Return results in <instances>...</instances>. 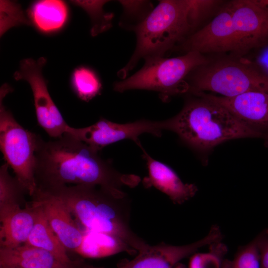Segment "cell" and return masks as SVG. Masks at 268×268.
Here are the masks:
<instances>
[{
  "mask_svg": "<svg viewBox=\"0 0 268 268\" xmlns=\"http://www.w3.org/2000/svg\"><path fill=\"white\" fill-rule=\"evenodd\" d=\"M97 149L68 134L44 141L40 136L35 152L37 188L46 190L68 185L97 186L123 196V186L133 187L140 178L115 170Z\"/></svg>",
  "mask_w": 268,
  "mask_h": 268,
  "instance_id": "obj_1",
  "label": "cell"
},
{
  "mask_svg": "<svg viewBox=\"0 0 268 268\" xmlns=\"http://www.w3.org/2000/svg\"><path fill=\"white\" fill-rule=\"evenodd\" d=\"M268 43V12L252 0H233L210 22L188 36L182 47L186 53H228L243 57Z\"/></svg>",
  "mask_w": 268,
  "mask_h": 268,
  "instance_id": "obj_2",
  "label": "cell"
},
{
  "mask_svg": "<svg viewBox=\"0 0 268 268\" xmlns=\"http://www.w3.org/2000/svg\"><path fill=\"white\" fill-rule=\"evenodd\" d=\"M43 190L59 198L87 231L116 236L138 252L149 246L130 227L131 205L126 195L118 196L99 187L82 185Z\"/></svg>",
  "mask_w": 268,
  "mask_h": 268,
  "instance_id": "obj_3",
  "label": "cell"
},
{
  "mask_svg": "<svg viewBox=\"0 0 268 268\" xmlns=\"http://www.w3.org/2000/svg\"><path fill=\"white\" fill-rule=\"evenodd\" d=\"M202 18L199 0H160L143 20L134 26L135 49L118 75L125 79L141 59L163 57L177 43L183 42Z\"/></svg>",
  "mask_w": 268,
  "mask_h": 268,
  "instance_id": "obj_4",
  "label": "cell"
},
{
  "mask_svg": "<svg viewBox=\"0 0 268 268\" xmlns=\"http://www.w3.org/2000/svg\"><path fill=\"white\" fill-rule=\"evenodd\" d=\"M188 100L181 111L166 120V130L201 152L231 139L266 136L240 122L226 108L201 95Z\"/></svg>",
  "mask_w": 268,
  "mask_h": 268,
  "instance_id": "obj_5",
  "label": "cell"
},
{
  "mask_svg": "<svg viewBox=\"0 0 268 268\" xmlns=\"http://www.w3.org/2000/svg\"><path fill=\"white\" fill-rule=\"evenodd\" d=\"M145 61L141 68L134 74L116 82L114 90L119 92L135 89L155 91L166 101L173 95L189 91L187 77L197 68L209 62L204 54L197 51L169 58H149Z\"/></svg>",
  "mask_w": 268,
  "mask_h": 268,
  "instance_id": "obj_6",
  "label": "cell"
},
{
  "mask_svg": "<svg viewBox=\"0 0 268 268\" xmlns=\"http://www.w3.org/2000/svg\"><path fill=\"white\" fill-rule=\"evenodd\" d=\"M189 91L233 97L251 92L268 93V76L249 59L234 57L208 62L191 73Z\"/></svg>",
  "mask_w": 268,
  "mask_h": 268,
  "instance_id": "obj_7",
  "label": "cell"
},
{
  "mask_svg": "<svg viewBox=\"0 0 268 268\" xmlns=\"http://www.w3.org/2000/svg\"><path fill=\"white\" fill-rule=\"evenodd\" d=\"M12 91L6 83L0 90V147L15 177L31 196L37 188L35 178V152L39 135L25 129L3 103Z\"/></svg>",
  "mask_w": 268,
  "mask_h": 268,
  "instance_id": "obj_8",
  "label": "cell"
},
{
  "mask_svg": "<svg viewBox=\"0 0 268 268\" xmlns=\"http://www.w3.org/2000/svg\"><path fill=\"white\" fill-rule=\"evenodd\" d=\"M46 59L27 58L20 63L19 69L13 75L16 80H24L32 91L37 122L52 137H59L67 133L69 126L52 100L43 76L42 69Z\"/></svg>",
  "mask_w": 268,
  "mask_h": 268,
  "instance_id": "obj_9",
  "label": "cell"
},
{
  "mask_svg": "<svg viewBox=\"0 0 268 268\" xmlns=\"http://www.w3.org/2000/svg\"><path fill=\"white\" fill-rule=\"evenodd\" d=\"M166 130V121L140 120L127 124H118L104 118L88 127L75 128L69 126L66 133L98 150L110 144L126 139L140 143L138 136L144 133L160 136Z\"/></svg>",
  "mask_w": 268,
  "mask_h": 268,
  "instance_id": "obj_10",
  "label": "cell"
},
{
  "mask_svg": "<svg viewBox=\"0 0 268 268\" xmlns=\"http://www.w3.org/2000/svg\"><path fill=\"white\" fill-rule=\"evenodd\" d=\"M223 235L218 226H212L202 239L191 244L176 246L163 242L149 245L129 261V268H173L183 259L193 255L203 247L222 241Z\"/></svg>",
  "mask_w": 268,
  "mask_h": 268,
  "instance_id": "obj_11",
  "label": "cell"
},
{
  "mask_svg": "<svg viewBox=\"0 0 268 268\" xmlns=\"http://www.w3.org/2000/svg\"><path fill=\"white\" fill-rule=\"evenodd\" d=\"M38 204L50 226L67 250L78 252L85 233L74 222L65 204L53 194L38 188L31 196Z\"/></svg>",
  "mask_w": 268,
  "mask_h": 268,
  "instance_id": "obj_12",
  "label": "cell"
},
{
  "mask_svg": "<svg viewBox=\"0 0 268 268\" xmlns=\"http://www.w3.org/2000/svg\"><path fill=\"white\" fill-rule=\"evenodd\" d=\"M226 108L240 122L266 136L268 142V93L251 92L233 97L198 93Z\"/></svg>",
  "mask_w": 268,
  "mask_h": 268,
  "instance_id": "obj_13",
  "label": "cell"
},
{
  "mask_svg": "<svg viewBox=\"0 0 268 268\" xmlns=\"http://www.w3.org/2000/svg\"><path fill=\"white\" fill-rule=\"evenodd\" d=\"M143 157L146 161L148 175L142 183L145 188L154 187L166 195L176 204H181L192 198L198 189L194 184L184 183L175 172L167 165L152 158L144 150Z\"/></svg>",
  "mask_w": 268,
  "mask_h": 268,
  "instance_id": "obj_14",
  "label": "cell"
},
{
  "mask_svg": "<svg viewBox=\"0 0 268 268\" xmlns=\"http://www.w3.org/2000/svg\"><path fill=\"white\" fill-rule=\"evenodd\" d=\"M37 207L31 201L0 211V247L14 248L25 244L34 227Z\"/></svg>",
  "mask_w": 268,
  "mask_h": 268,
  "instance_id": "obj_15",
  "label": "cell"
},
{
  "mask_svg": "<svg viewBox=\"0 0 268 268\" xmlns=\"http://www.w3.org/2000/svg\"><path fill=\"white\" fill-rule=\"evenodd\" d=\"M0 268H74L65 265L48 252L23 244L0 247Z\"/></svg>",
  "mask_w": 268,
  "mask_h": 268,
  "instance_id": "obj_16",
  "label": "cell"
},
{
  "mask_svg": "<svg viewBox=\"0 0 268 268\" xmlns=\"http://www.w3.org/2000/svg\"><path fill=\"white\" fill-rule=\"evenodd\" d=\"M37 207V216L34 227L25 244L44 250L62 263L74 266V263L68 256L67 249L50 226L40 206Z\"/></svg>",
  "mask_w": 268,
  "mask_h": 268,
  "instance_id": "obj_17",
  "label": "cell"
},
{
  "mask_svg": "<svg viewBox=\"0 0 268 268\" xmlns=\"http://www.w3.org/2000/svg\"><path fill=\"white\" fill-rule=\"evenodd\" d=\"M68 14L66 3L60 0H41L35 1L28 10L34 25L43 33L60 30L66 24Z\"/></svg>",
  "mask_w": 268,
  "mask_h": 268,
  "instance_id": "obj_18",
  "label": "cell"
},
{
  "mask_svg": "<svg viewBox=\"0 0 268 268\" xmlns=\"http://www.w3.org/2000/svg\"><path fill=\"white\" fill-rule=\"evenodd\" d=\"M130 249L133 250L123 240L116 236L103 233L86 231L77 253L85 257L97 258L120 252L128 251Z\"/></svg>",
  "mask_w": 268,
  "mask_h": 268,
  "instance_id": "obj_19",
  "label": "cell"
},
{
  "mask_svg": "<svg viewBox=\"0 0 268 268\" xmlns=\"http://www.w3.org/2000/svg\"><path fill=\"white\" fill-rule=\"evenodd\" d=\"M8 167L5 163L0 168V211L28 203L25 200L27 191L15 177L9 173Z\"/></svg>",
  "mask_w": 268,
  "mask_h": 268,
  "instance_id": "obj_20",
  "label": "cell"
},
{
  "mask_svg": "<svg viewBox=\"0 0 268 268\" xmlns=\"http://www.w3.org/2000/svg\"><path fill=\"white\" fill-rule=\"evenodd\" d=\"M70 83L76 96L86 102L100 94L102 89V84L97 73L86 67H79L73 70Z\"/></svg>",
  "mask_w": 268,
  "mask_h": 268,
  "instance_id": "obj_21",
  "label": "cell"
},
{
  "mask_svg": "<svg viewBox=\"0 0 268 268\" xmlns=\"http://www.w3.org/2000/svg\"><path fill=\"white\" fill-rule=\"evenodd\" d=\"M108 0H71L70 2L83 8L89 16L92 27L90 33L93 36L106 31L112 26L114 17L112 13L106 12L103 5Z\"/></svg>",
  "mask_w": 268,
  "mask_h": 268,
  "instance_id": "obj_22",
  "label": "cell"
},
{
  "mask_svg": "<svg viewBox=\"0 0 268 268\" xmlns=\"http://www.w3.org/2000/svg\"><path fill=\"white\" fill-rule=\"evenodd\" d=\"M259 234L245 245L238 247L232 260L224 258L220 268H260Z\"/></svg>",
  "mask_w": 268,
  "mask_h": 268,
  "instance_id": "obj_23",
  "label": "cell"
},
{
  "mask_svg": "<svg viewBox=\"0 0 268 268\" xmlns=\"http://www.w3.org/2000/svg\"><path fill=\"white\" fill-rule=\"evenodd\" d=\"M227 252V247L221 241L212 244L208 252L196 253L191 256L189 268H220Z\"/></svg>",
  "mask_w": 268,
  "mask_h": 268,
  "instance_id": "obj_24",
  "label": "cell"
},
{
  "mask_svg": "<svg viewBox=\"0 0 268 268\" xmlns=\"http://www.w3.org/2000/svg\"><path fill=\"white\" fill-rule=\"evenodd\" d=\"M0 35L9 28L21 24H30L20 6L8 0H0Z\"/></svg>",
  "mask_w": 268,
  "mask_h": 268,
  "instance_id": "obj_25",
  "label": "cell"
},
{
  "mask_svg": "<svg viewBox=\"0 0 268 268\" xmlns=\"http://www.w3.org/2000/svg\"><path fill=\"white\" fill-rule=\"evenodd\" d=\"M127 18H139L143 20L153 9L151 3L145 0H119Z\"/></svg>",
  "mask_w": 268,
  "mask_h": 268,
  "instance_id": "obj_26",
  "label": "cell"
},
{
  "mask_svg": "<svg viewBox=\"0 0 268 268\" xmlns=\"http://www.w3.org/2000/svg\"><path fill=\"white\" fill-rule=\"evenodd\" d=\"M254 58L250 59L256 67L268 76V43L254 51Z\"/></svg>",
  "mask_w": 268,
  "mask_h": 268,
  "instance_id": "obj_27",
  "label": "cell"
},
{
  "mask_svg": "<svg viewBox=\"0 0 268 268\" xmlns=\"http://www.w3.org/2000/svg\"><path fill=\"white\" fill-rule=\"evenodd\" d=\"M260 234V268H268V228Z\"/></svg>",
  "mask_w": 268,
  "mask_h": 268,
  "instance_id": "obj_28",
  "label": "cell"
},
{
  "mask_svg": "<svg viewBox=\"0 0 268 268\" xmlns=\"http://www.w3.org/2000/svg\"><path fill=\"white\" fill-rule=\"evenodd\" d=\"M252 0L257 6L268 12V0Z\"/></svg>",
  "mask_w": 268,
  "mask_h": 268,
  "instance_id": "obj_29",
  "label": "cell"
},
{
  "mask_svg": "<svg viewBox=\"0 0 268 268\" xmlns=\"http://www.w3.org/2000/svg\"><path fill=\"white\" fill-rule=\"evenodd\" d=\"M129 262H128V263H126L125 265L122 266H120L117 268H129ZM83 268H103L89 267H85Z\"/></svg>",
  "mask_w": 268,
  "mask_h": 268,
  "instance_id": "obj_30",
  "label": "cell"
},
{
  "mask_svg": "<svg viewBox=\"0 0 268 268\" xmlns=\"http://www.w3.org/2000/svg\"><path fill=\"white\" fill-rule=\"evenodd\" d=\"M173 268H186V266L183 264L179 263L177 264Z\"/></svg>",
  "mask_w": 268,
  "mask_h": 268,
  "instance_id": "obj_31",
  "label": "cell"
}]
</instances>
